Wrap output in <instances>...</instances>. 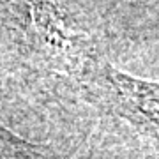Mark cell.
Segmentation results:
<instances>
[{
    "label": "cell",
    "mask_w": 159,
    "mask_h": 159,
    "mask_svg": "<svg viewBox=\"0 0 159 159\" xmlns=\"http://www.w3.org/2000/svg\"><path fill=\"white\" fill-rule=\"evenodd\" d=\"M29 27L34 32L35 43L48 57L74 66L83 55L80 37L64 25L62 12L53 4H29Z\"/></svg>",
    "instance_id": "1"
},
{
    "label": "cell",
    "mask_w": 159,
    "mask_h": 159,
    "mask_svg": "<svg viewBox=\"0 0 159 159\" xmlns=\"http://www.w3.org/2000/svg\"><path fill=\"white\" fill-rule=\"evenodd\" d=\"M110 83L119 90L127 115L159 129V85L140 81L110 69Z\"/></svg>",
    "instance_id": "2"
}]
</instances>
